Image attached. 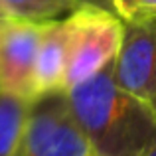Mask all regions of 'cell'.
<instances>
[{"mask_svg": "<svg viewBox=\"0 0 156 156\" xmlns=\"http://www.w3.org/2000/svg\"><path fill=\"white\" fill-rule=\"evenodd\" d=\"M65 97L95 156H140L156 142V113L117 85L113 61Z\"/></svg>", "mask_w": 156, "mask_h": 156, "instance_id": "1", "label": "cell"}, {"mask_svg": "<svg viewBox=\"0 0 156 156\" xmlns=\"http://www.w3.org/2000/svg\"><path fill=\"white\" fill-rule=\"evenodd\" d=\"M69 34L65 89L99 73L115 61L122 40V20L99 6H77L65 16Z\"/></svg>", "mask_w": 156, "mask_h": 156, "instance_id": "2", "label": "cell"}, {"mask_svg": "<svg viewBox=\"0 0 156 156\" xmlns=\"http://www.w3.org/2000/svg\"><path fill=\"white\" fill-rule=\"evenodd\" d=\"M85 134L69 109L65 91L32 101L14 156H91Z\"/></svg>", "mask_w": 156, "mask_h": 156, "instance_id": "3", "label": "cell"}, {"mask_svg": "<svg viewBox=\"0 0 156 156\" xmlns=\"http://www.w3.org/2000/svg\"><path fill=\"white\" fill-rule=\"evenodd\" d=\"M121 89L156 107V18L122 20V40L113 61Z\"/></svg>", "mask_w": 156, "mask_h": 156, "instance_id": "4", "label": "cell"}, {"mask_svg": "<svg viewBox=\"0 0 156 156\" xmlns=\"http://www.w3.org/2000/svg\"><path fill=\"white\" fill-rule=\"evenodd\" d=\"M42 24L6 18L0 24V93L36 99L34 73Z\"/></svg>", "mask_w": 156, "mask_h": 156, "instance_id": "5", "label": "cell"}, {"mask_svg": "<svg viewBox=\"0 0 156 156\" xmlns=\"http://www.w3.org/2000/svg\"><path fill=\"white\" fill-rule=\"evenodd\" d=\"M67 22L65 18L50 20L42 24V38L36 55L34 89L36 99L50 93L65 91V69H67Z\"/></svg>", "mask_w": 156, "mask_h": 156, "instance_id": "6", "label": "cell"}, {"mask_svg": "<svg viewBox=\"0 0 156 156\" xmlns=\"http://www.w3.org/2000/svg\"><path fill=\"white\" fill-rule=\"evenodd\" d=\"M32 101L0 93V156H14Z\"/></svg>", "mask_w": 156, "mask_h": 156, "instance_id": "7", "label": "cell"}, {"mask_svg": "<svg viewBox=\"0 0 156 156\" xmlns=\"http://www.w3.org/2000/svg\"><path fill=\"white\" fill-rule=\"evenodd\" d=\"M10 18L28 22H50L77 8V0H0Z\"/></svg>", "mask_w": 156, "mask_h": 156, "instance_id": "8", "label": "cell"}, {"mask_svg": "<svg viewBox=\"0 0 156 156\" xmlns=\"http://www.w3.org/2000/svg\"><path fill=\"white\" fill-rule=\"evenodd\" d=\"M113 6L121 20L156 18V0H113Z\"/></svg>", "mask_w": 156, "mask_h": 156, "instance_id": "9", "label": "cell"}, {"mask_svg": "<svg viewBox=\"0 0 156 156\" xmlns=\"http://www.w3.org/2000/svg\"><path fill=\"white\" fill-rule=\"evenodd\" d=\"M83 4H89V6H99V8L109 10V12H115L113 0H77V6H83Z\"/></svg>", "mask_w": 156, "mask_h": 156, "instance_id": "10", "label": "cell"}, {"mask_svg": "<svg viewBox=\"0 0 156 156\" xmlns=\"http://www.w3.org/2000/svg\"><path fill=\"white\" fill-rule=\"evenodd\" d=\"M140 156H156V142H154V144H150V146H148V148H146Z\"/></svg>", "mask_w": 156, "mask_h": 156, "instance_id": "11", "label": "cell"}, {"mask_svg": "<svg viewBox=\"0 0 156 156\" xmlns=\"http://www.w3.org/2000/svg\"><path fill=\"white\" fill-rule=\"evenodd\" d=\"M6 18H10V14H8V12L4 10V6H2V4H0V24H2L4 20H6Z\"/></svg>", "mask_w": 156, "mask_h": 156, "instance_id": "12", "label": "cell"}, {"mask_svg": "<svg viewBox=\"0 0 156 156\" xmlns=\"http://www.w3.org/2000/svg\"><path fill=\"white\" fill-rule=\"evenodd\" d=\"M152 111H154V113H156V107H154V109H152Z\"/></svg>", "mask_w": 156, "mask_h": 156, "instance_id": "13", "label": "cell"}, {"mask_svg": "<svg viewBox=\"0 0 156 156\" xmlns=\"http://www.w3.org/2000/svg\"><path fill=\"white\" fill-rule=\"evenodd\" d=\"M91 156H95V154H91Z\"/></svg>", "mask_w": 156, "mask_h": 156, "instance_id": "14", "label": "cell"}]
</instances>
